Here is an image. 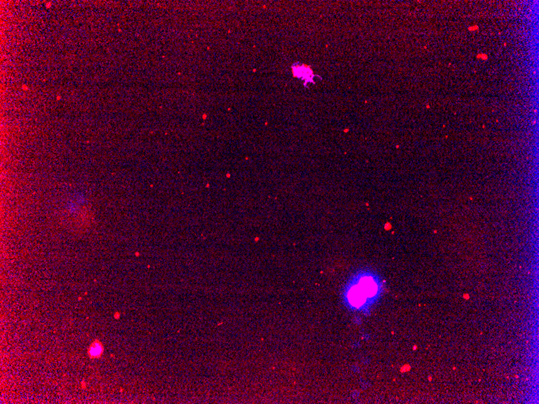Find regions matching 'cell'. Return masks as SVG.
<instances>
[{
    "instance_id": "1",
    "label": "cell",
    "mask_w": 539,
    "mask_h": 404,
    "mask_svg": "<svg viewBox=\"0 0 539 404\" xmlns=\"http://www.w3.org/2000/svg\"><path fill=\"white\" fill-rule=\"evenodd\" d=\"M380 283L371 273H359L352 278L347 293L352 304L361 305L366 298L372 297L379 290Z\"/></svg>"
},
{
    "instance_id": "2",
    "label": "cell",
    "mask_w": 539,
    "mask_h": 404,
    "mask_svg": "<svg viewBox=\"0 0 539 404\" xmlns=\"http://www.w3.org/2000/svg\"><path fill=\"white\" fill-rule=\"evenodd\" d=\"M87 198L83 194H77L74 196L70 198L69 201L67 202L66 209L68 213L70 215L76 214L79 210L86 204Z\"/></svg>"
},
{
    "instance_id": "3",
    "label": "cell",
    "mask_w": 539,
    "mask_h": 404,
    "mask_svg": "<svg viewBox=\"0 0 539 404\" xmlns=\"http://www.w3.org/2000/svg\"><path fill=\"white\" fill-rule=\"evenodd\" d=\"M103 353H104V346L99 341L93 342L90 345V348L88 349V354L91 358L100 357L103 354Z\"/></svg>"
}]
</instances>
